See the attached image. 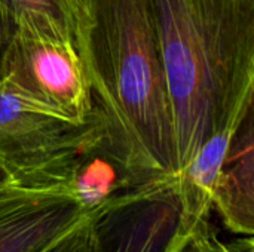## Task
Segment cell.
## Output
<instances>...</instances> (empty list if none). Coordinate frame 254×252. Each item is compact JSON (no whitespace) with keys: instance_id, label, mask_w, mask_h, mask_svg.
Segmentation results:
<instances>
[{"instance_id":"1","label":"cell","mask_w":254,"mask_h":252,"mask_svg":"<svg viewBox=\"0 0 254 252\" xmlns=\"http://www.w3.org/2000/svg\"><path fill=\"white\" fill-rule=\"evenodd\" d=\"M74 42L106 144L134 186L177 177L153 0H76Z\"/></svg>"},{"instance_id":"2","label":"cell","mask_w":254,"mask_h":252,"mask_svg":"<svg viewBox=\"0 0 254 252\" xmlns=\"http://www.w3.org/2000/svg\"><path fill=\"white\" fill-rule=\"evenodd\" d=\"M177 177L254 108V0H153Z\"/></svg>"},{"instance_id":"3","label":"cell","mask_w":254,"mask_h":252,"mask_svg":"<svg viewBox=\"0 0 254 252\" xmlns=\"http://www.w3.org/2000/svg\"><path fill=\"white\" fill-rule=\"evenodd\" d=\"M104 135L97 107L86 120L68 119L0 80V165L24 187L68 189L76 159Z\"/></svg>"},{"instance_id":"4","label":"cell","mask_w":254,"mask_h":252,"mask_svg":"<svg viewBox=\"0 0 254 252\" xmlns=\"http://www.w3.org/2000/svg\"><path fill=\"white\" fill-rule=\"evenodd\" d=\"M88 224L89 252H176L189 239L179 177L113 198Z\"/></svg>"},{"instance_id":"5","label":"cell","mask_w":254,"mask_h":252,"mask_svg":"<svg viewBox=\"0 0 254 252\" xmlns=\"http://www.w3.org/2000/svg\"><path fill=\"white\" fill-rule=\"evenodd\" d=\"M1 80L68 119L86 120L95 108L74 39L15 31L6 46Z\"/></svg>"},{"instance_id":"6","label":"cell","mask_w":254,"mask_h":252,"mask_svg":"<svg viewBox=\"0 0 254 252\" xmlns=\"http://www.w3.org/2000/svg\"><path fill=\"white\" fill-rule=\"evenodd\" d=\"M89 212L68 189H0V252H43Z\"/></svg>"},{"instance_id":"7","label":"cell","mask_w":254,"mask_h":252,"mask_svg":"<svg viewBox=\"0 0 254 252\" xmlns=\"http://www.w3.org/2000/svg\"><path fill=\"white\" fill-rule=\"evenodd\" d=\"M213 209L228 230L243 238L254 235V108L235 129L220 166Z\"/></svg>"},{"instance_id":"8","label":"cell","mask_w":254,"mask_h":252,"mask_svg":"<svg viewBox=\"0 0 254 252\" xmlns=\"http://www.w3.org/2000/svg\"><path fill=\"white\" fill-rule=\"evenodd\" d=\"M76 0H0V37L9 43L16 30L74 39Z\"/></svg>"},{"instance_id":"9","label":"cell","mask_w":254,"mask_h":252,"mask_svg":"<svg viewBox=\"0 0 254 252\" xmlns=\"http://www.w3.org/2000/svg\"><path fill=\"white\" fill-rule=\"evenodd\" d=\"M189 244L193 252H254L253 238H243L234 242L223 241L211 220H204L193 227Z\"/></svg>"},{"instance_id":"10","label":"cell","mask_w":254,"mask_h":252,"mask_svg":"<svg viewBox=\"0 0 254 252\" xmlns=\"http://www.w3.org/2000/svg\"><path fill=\"white\" fill-rule=\"evenodd\" d=\"M89 218V217H88ZM43 252H89V224L85 220Z\"/></svg>"},{"instance_id":"11","label":"cell","mask_w":254,"mask_h":252,"mask_svg":"<svg viewBox=\"0 0 254 252\" xmlns=\"http://www.w3.org/2000/svg\"><path fill=\"white\" fill-rule=\"evenodd\" d=\"M15 186L24 187V186L19 183V180H18L10 171H7L6 168H3V166L0 165V189H4V187H15Z\"/></svg>"},{"instance_id":"12","label":"cell","mask_w":254,"mask_h":252,"mask_svg":"<svg viewBox=\"0 0 254 252\" xmlns=\"http://www.w3.org/2000/svg\"><path fill=\"white\" fill-rule=\"evenodd\" d=\"M6 46H7V43L0 37V80H1V76H3V59H4Z\"/></svg>"},{"instance_id":"13","label":"cell","mask_w":254,"mask_h":252,"mask_svg":"<svg viewBox=\"0 0 254 252\" xmlns=\"http://www.w3.org/2000/svg\"><path fill=\"white\" fill-rule=\"evenodd\" d=\"M176 252H193L192 247H190V244H189V239H188L183 245H180V247H179V250H177Z\"/></svg>"}]
</instances>
